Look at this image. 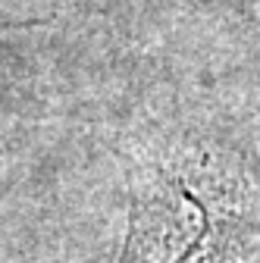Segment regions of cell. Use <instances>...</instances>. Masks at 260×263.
Masks as SVG:
<instances>
[{"mask_svg":"<svg viewBox=\"0 0 260 263\" xmlns=\"http://www.w3.org/2000/svg\"><path fill=\"white\" fill-rule=\"evenodd\" d=\"M113 263H260V154L176 135L138 157Z\"/></svg>","mask_w":260,"mask_h":263,"instance_id":"6da1fadb","label":"cell"},{"mask_svg":"<svg viewBox=\"0 0 260 263\" xmlns=\"http://www.w3.org/2000/svg\"><path fill=\"white\" fill-rule=\"evenodd\" d=\"M0 25H4V28H10V25L19 28V25H35V22H10V19H0Z\"/></svg>","mask_w":260,"mask_h":263,"instance_id":"7a4b0ae2","label":"cell"}]
</instances>
